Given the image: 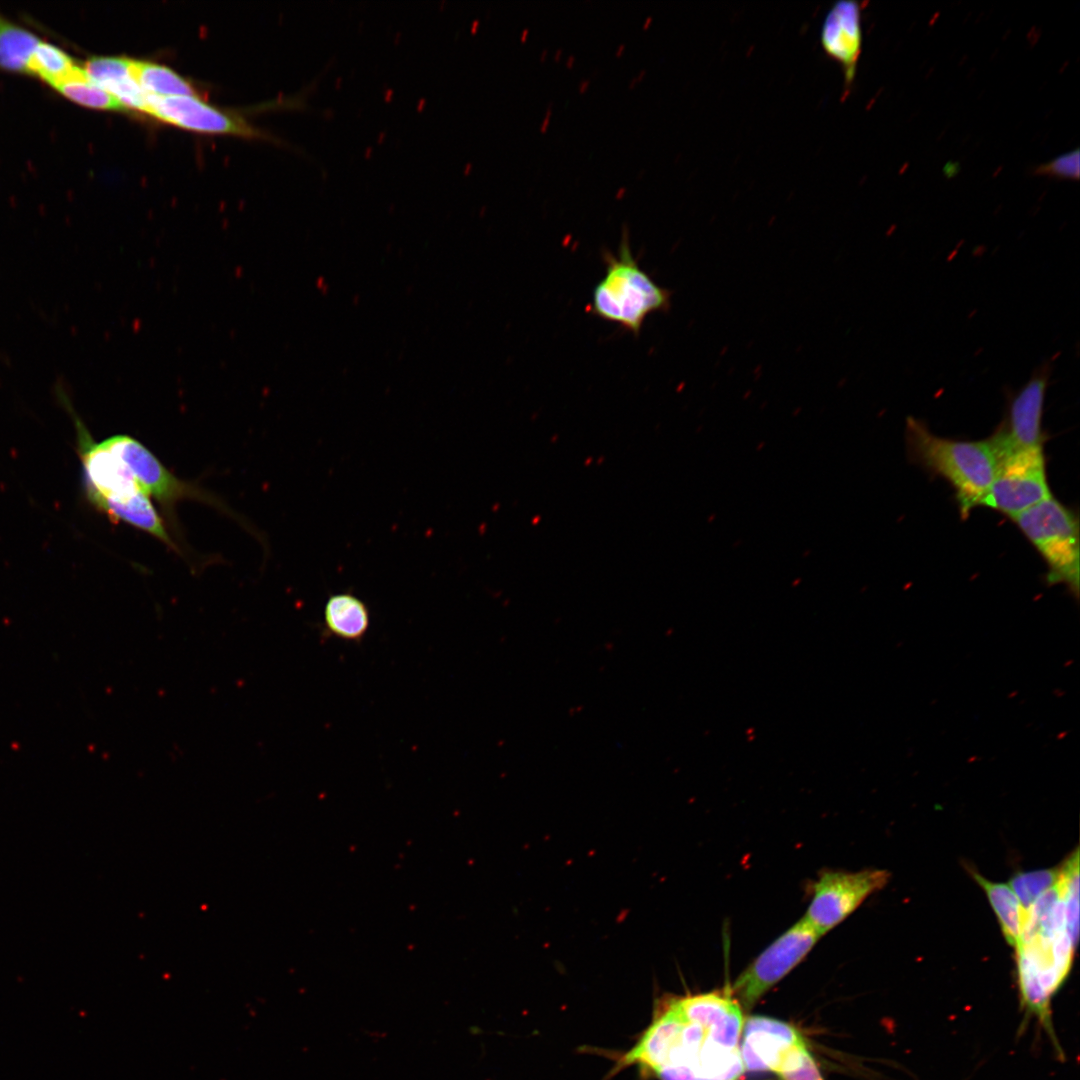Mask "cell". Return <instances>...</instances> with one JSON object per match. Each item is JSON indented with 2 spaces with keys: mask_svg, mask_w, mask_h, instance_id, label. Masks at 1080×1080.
<instances>
[{
  "mask_svg": "<svg viewBox=\"0 0 1080 1080\" xmlns=\"http://www.w3.org/2000/svg\"><path fill=\"white\" fill-rule=\"evenodd\" d=\"M1056 883L1027 910L1023 934L1015 947L1021 1007L1063 1052L1052 1022L1051 1001L1068 977L1079 934V857L1060 865Z\"/></svg>",
  "mask_w": 1080,
  "mask_h": 1080,
  "instance_id": "cell-1",
  "label": "cell"
},
{
  "mask_svg": "<svg viewBox=\"0 0 1080 1080\" xmlns=\"http://www.w3.org/2000/svg\"><path fill=\"white\" fill-rule=\"evenodd\" d=\"M625 1063L659 1080H740L745 1071L739 1047L724 1044L676 1005L653 1016Z\"/></svg>",
  "mask_w": 1080,
  "mask_h": 1080,
  "instance_id": "cell-2",
  "label": "cell"
},
{
  "mask_svg": "<svg viewBox=\"0 0 1080 1080\" xmlns=\"http://www.w3.org/2000/svg\"><path fill=\"white\" fill-rule=\"evenodd\" d=\"M905 439L909 456L926 469L944 477L956 491L962 515L980 502L994 479L997 457L989 441L942 438L924 423L908 417Z\"/></svg>",
  "mask_w": 1080,
  "mask_h": 1080,
  "instance_id": "cell-3",
  "label": "cell"
},
{
  "mask_svg": "<svg viewBox=\"0 0 1080 1080\" xmlns=\"http://www.w3.org/2000/svg\"><path fill=\"white\" fill-rule=\"evenodd\" d=\"M603 256L606 273L593 290L591 312L637 336L649 314L669 309L671 292L639 267L627 230L622 233L618 256L610 252Z\"/></svg>",
  "mask_w": 1080,
  "mask_h": 1080,
  "instance_id": "cell-4",
  "label": "cell"
},
{
  "mask_svg": "<svg viewBox=\"0 0 1080 1080\" xmlns=\"http://www.w3.org/2000/svg\"><path fill=\"white\" fill-rule=\"evenodd\" d=\"M1048 566L1049 585L1065 584L1079 595V522L1052 496L1012 518Z\"/></svg>",
  "mask_w": 1080,
  "mask_h": 1080,
  "instance_id": "cell-5",
  "label": "cell"
},
{
  "mask_svg": "<svg viewBox=\"0 0 1080 1080\" xmlns=\"http://www.w3.org/2000/svg\"><path fill=\"white\" fill-rule=\"evenodd\" d=\"M822 936L802 917L766 947L729 990L747 1010L795 968Z\"/></svg>",
  "mask_w": 1080,
  "mask_h": 1080,
  "instance_id": "cell-6",
  "label": "cell"
},
{
  "mask_svg": "<svg viewBox=\"0 0 1080 1080\" xmlns=\"http://www.w3.org/2000/svg\"><path fill=\"white\" fill-rule=\"evenodd\" d=\"M996 457L994 479L980 505L1012 519L1052 496L1042 447L1006 451Z\"/></svg>",
  "mask_w": 1080,
  "mask_h": 1080,
  "instance_id": "cell-7",
  "label": "cell"
},
{
  "mask_svg": "<svg viewBox=\"0 0 1080 1080\" xmlns=\"http://www.w3.org/2000/svg\"><path fill=\"white\" fill-rule=\"evenodd\" d=\"M889 878L890 873L881 869L824 871L811 887V900L803 918L823 936L882 889Z\"/></svg>",
  "mask_w": 1080,
  "mask_h": 1080,
  "instance_id": "cell-8",
  "label": "cell"
},
{
  "mask_svg": "<svg viewBox=\"0 0 1080 1080\" xmlns=\"http://www.w3.org/2000/svg\"><path fill=\"white\" fill-rule=\"evenodd\" d=\"M102 443L117 456L147 494L163 505L172 506L180 499L190 498L215 503V499L171 472L139 441L127 435H115Z\"/></svg>",
  "mask_w": 1080,
  "mask_h": 1080,
  "instance_id": "cell-9",
  "label": "cell"
},
{
  "mask_svg": "<svg viewBox=\"0 0 1080 1080\" xmlns=\"http://www.w3.org/2000/svg\"><path fill=\"white\" fill-rule=\"evenodd\" d=\"M1050 367L1039 369L1011 400L1008 417L989 438L995 454L1042 447V412Z\"/></svg>",
  "mask_w": 1080,
  "mask_h": 1080,
  "instance_id": "cell-10",
  "label": "cell"
},
{
  "mask_svg": "<svg viewBox=\"0 0 1080 1080\" xmlns=\"http://www.w3.org/2000/svg\"><path fill=\"white\" fill-rule=\"evenodd\" d=\"M146 113L175 126L203 133L257 134L246 122L206 104L197 96L158 97L147 94Z\"/></svg>",
  "mask_w": 1080,
  "mask_h": 1080,
  "instance_id": "cell-11",
  "label": "cell"
},
{
  "mask_svg": "<svg viewBox=\"0 0 1080 1080\" xmlns=\"http://www.w3.org/2000/svg\"><path fill=\"white\" fill-rule=\"evenodd\" d=\"M739 1048L745 1071L774 1072L785 1054L805 1043L790 1024L765 1016H751L743 1024Z\"/></svg>",
  "mask_w": 1080,
  "mask_h": 1080,
  "instance_id": "cell-12",
  "label": "cell"
},
{
  "mask_svg": "<svg viewBox=\"0 0 1080 1080\" xmlns=\"http://www.w3.org/2000/svg\"><path fill=\"white\" fill-rule=\"evenodd\" d=\"M825 53L842 67L845 83L855 77L862 48L861 7L855 1L836 2L827 12L820 32Z\"/></svg>",
  "mask_w": 1080,
  "mask_h": 1080,
  "instance_id": "cell-13",
  "label": "cell"
},
{
  "mask_svg": "<svg viewBox=\"0 0 1080 1080\" xmlns=\"http://www.w3.org/2000/svg\"><path fill=\"white\" fill-rule=\"evenodd\" d=\"M87 77L114 96L126 109L147 110V94L130 72V59L116 56H94L83 66Z\"/></svg>",
  "mask_w": 1080,
  "mask_h": 1080,
  "instance_id": "cell-14",
  "label": "cell"
},
{
  "mask_svg": "<svg viewBox=\"0 0 1080 1080\" xmlns=\"http://www.w3.org/2000/svg\"><path fill=\"white\" fill-rule=\"evenodd\" d=\"M968 871L986 893L1007 943L1015 948L1023 934L1027 910L1009 884L990 881L970 868Z\"/></svg>",
  "mask_w": 1080,
  "mask_h": 1080,
  "instance_id": "cell-15",
  "label": "cell"
},
{
  "mask_svg": "<svg viewBox=\"0 0 1080 1080\" xmlns=\"http://www.w3.org/2000/svg\"><path fill=\"white\" fill-rule=\"evenodd\" d=\"M324 624L330 634L340 639L359 641L369 627V610L355 595L337 593L325 604Z\"/></svg>",
  "mask_w": 1080,
  "mask_h": 1080,
  "instance_id": "cell-16",
  "label": "cell"
},
{
  "mask_svg": "<svg viewBox=\"0 0 1080 1080\" xmlns=\"http://www.w3.org/2000/svg\"><path fill=\"white\" fill-rule=\"evenodd\" d=\"M41 39L0 13V70L28 74L32 53Z\"/></svg>",
  "mask_w": 1080,
  "mask_h": 1080,
  "instance_id": "cell-17",
  "label": "cell"
},
{
  "mask_svg": "<svg viewBox=\"0 0 1080 1080\" xmlns=\"http://www.w3.org/2000/svg\"><path fill=\"white\" fill-rule=\"evenodd\" d=\"M130 72L146 94L158 97L195 96L193 86L166 66L130 59Z\"/></svg>",
  "mask_w": 1080,
  "mask_h": 1080,
  "instance_id": "cell-18",
  "label": "cell"
},
{
  "mask_svg": "<svg viewBox=\"0 0 1080 1080\" xmlns=\"http://www.w3.org/2000/svg\"><path fill=\"white\" fill-rule=\"evenodd\" d=\"M52 88L72 102L88 108L107 111L125 110L114 96L92 82L83 67L79 65L69 76Z\"/></svg>",
  "mask_w": 1080,
  "mask_h": 1080,
  "instance_id": "cell-19",
  "label": "cell"
},
{
  "mask_svg": "<svg viewBox=\"0 0 1080 1080\" xmlns=\"http://www.w3.org/2000/svg\"><path fill=\"white\" fill-rule=\"evenodd\" d=\"M78 65L58 46L41 40L28 64V74L35 75L53 87L69 76Z\"/></svg>",
  "mask_w": 1080,
  "mask_h": 1080,
  "instance_id": "cell-20",
  "label": "cell"
},
{
  "mask_svg": "<svg viewBox=\"0 0 1080 1080\" xmlns=\"http://www.w3.org/2000/svg\"><path fill=\"white\" fill-rule=\"evenodd\" d=\"M1060 865L1054 868L1015 873L1009 886L1022 906L1028 910L1036 900L1058 880Z\"/></svg>",
  "mask_w": 1080,
  "mask_h": 1080,
  "instance_id": "cell-21",
  "label": "cell"
},
{
  "mask_svg": "<svg viewBox=\"0 0 1080 1080\" xmlns=\"http://www.w3.org/2000/svg\"><path fill=\"white\" fill-rule=\"evenodd\" d=\"M773 1073L781 1080H824L805 1043L790 1049Z\"/></svg>",
  "mask_w": 1080,
  "mask_h": 1080,
  "instance_id": "cell-22",
  "label": "cell"
},
{
  "mask_svg": "<svg viewBox=\"0 0 1080 1080\" xmlns=\"http://www.w3.org/2000/svg\"><path fill=\"white\" fill-rule=\"evenodd\" d=\"M1036 173L1061 179H1078L1079 177V151L1078 149L1063 154L1036 169Z\"/></svg>",
  "mask_w": 1080,
  "mask_h": 1080,
  "instance_id": "cell-23",
  "label": "cell"
},
{
  "mask_svg": "<svg viewBox=\"0 0 1080 1080\" xmlns=\"http://www.w3.org/2000/svg\"><path fill=\"white\" fill-rule=\"evenodd\" d=\"M550 113H551V111H550V109H548V110H547V115H546V117H545V119L543 120V123H542V125H541V131H542V132H544V131L546 130V127H547V125H548V123H549V116H550Z\"/></svg>",
  "mask_w": 1080,
  "mask_h": 1080,
  "instance_id": "cell-24",
  "label": "cell"
},
{
  "mask_svg": "<svg viewBox=\"0 0 1080 1080\" xmlns=\"http://www.w3.org/2000/svg\"><path fill=\"white\" fill-rule=\"evenodd\" d=\"M588 84H589V81H587V80L582 81L581 84H580V92L585 91Z\"/></svg>",
  "mask_w": 1080,
  "mask_h": 1080,
  "instance_id": "cell-25",
  "label": "cell"
},
{
  "mask_svg": "<svg viewBox=\"0 0 1080 1080\" xmlns=\"http://www.w3.org/2000/svg\"><path fill=\"white\" fill-rule=\"evenodd\" d=\"M527 35H528V29H524L521 36H520V39L522 41H525V38H526Z\"/></svg>",
  "mask_w": 1080,
  "mask_h": 1080,
  "instance_id": "cell-26",
  "label": "cell"
},
{
  "mask_svg": "<svg viewBox=\"0 0 1080 1080\" xmlns=\"http://www.w3.org/2000/svg\"><path fill=\"white\" fill-rule=\"evenodd\" d=\"M623 51H624V45H620L618 47V50L616 51V55L620 56Z\"/></svg>",
  "mask_w": 1080,
  "mask_h": 1080,
  "instance_id": "cell-27",
  "label": "cell"
},
{
  "mask_svg": "<svg viewBox=\"0 0 1080 1080\" xmlns=\"http://www.w3.org/2000/svg\"><path fill=\"white\" fill-rule=\"evenodd\" d=\"M573 61H574V57H573V56H570V58H569V59H567V61H566V64H567V66L571 67V66H572V63H573Z\"/></svg>",
  "mask_w": 1080,
  "mask_h": 1080,
  "instance_id": "cell-28",
  "label": "cell"
}]
</instances>
